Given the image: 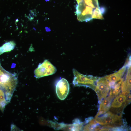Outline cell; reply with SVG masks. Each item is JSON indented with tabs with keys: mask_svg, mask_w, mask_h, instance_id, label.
Segmentation results:
<instances>
[{
	"mask_svg": "<svg viewBox=\"0 0 131 131\" xmlns=\"http://www.w3.org/2000/svg\"><path fill=\"white\" fill-rule=\"evenodd\" d=\"M110 89L109 82L105 77L98 78L94 90L98 96L99 104L108 95Z\"/></svg>",
	"mask_w": 131,
	"mask_h": 131,
	"instance_id": "cell-5",
	"label": "cell"
},
{
	"mask_svg": "<svg viewBox=\"0 0 131 131\" xmlns=\"http://www.w3.org/2000/svg\"><path fill=\"white\" fill-rule=\"evenodd\" d=\"M125 64L126 65H125L117 72L105 76L109 82H116L122 78L126 70V64Z\"/></svg>",
	"mask_w": 131,
	"mask_h": 131,
	"instance_id": "cell-9",
	"label": "cell"
},
{
	"mask_svg": "<svg viewBox=\"0 0 131 131\" xmlns=\"http://www.w3.org/2000/svg\"><path fill=\"white\" fill-rule=\"evenodd\" d=\"M99 125L100 124L98 123L92 124L87 123L84 125H85L83 126L82 130L83 131H95L97 126Z\"/></svg>",
	"mask_w": 131,
	"mask_h": 131,
	"instance_id": "cell-13",
	"label": "cell"
},
{
	"mask_svg": "<svg viewBox=\"0 0 131 131\" xmlns=\"http://www.w3.org/2000/svg\"><path fill=\"white\" fill-rule=\"evenodd\" d=\"M17 83L16 74L5 70L1 66L0 62V88L13 96Z\"/></svg>",
	"mask_w": 131,
	"mask_h": 131,
	"instance_id": "cell-2",
	"label": "cell"
},
{
	"mask_svg": "<svg viewBox=\"0 0 131 131\" xmlns=\"http://www.w3.org/2000/svg\"><path fill=\"white\" fill-rule=\"evenodd\" d=\"M76 13L77 18L79 21H87L91 19L94 9L82 1L76 7Z\"/></svg>",
	"mask_w": 131,
	"mask_h": 131,
	"instance_id": "cell-6",
	"label": "cell"
},
{
	"mask_svg": "<svg viewBox=\"0 0 131 131\" xmlns=\"http://www.w3.org/2000/svg\"><path fill=\"white\" fill-rule=\"evenodd\" d=\"M131 102V94L130 93L126 97L125 102V104L126 106L130 104Z\"/></svg>",
	"mask_w": 131,
	"mask_h": 131,
	"instance_id": "cell-14",
	"label": "cell"
},
{
	"mask_svg": "<svg viewBox=\"0 0 131 131\" xmlns=\"http://www.w3.org/2000/svg\"><path fill=\"white\" fill-rule=\"evenodd\" d=\"M82 1L85 4L93 9L99 7L98 2L96 0H82Z\"/></svg>",
	"mask_w": 131,
	"mask_h": 131,
	"instance_id": "cell-12",
	"label": "cell"
},
{
	"mask_svg": "<svg viewBox=\"0 0 131 131\" xmlns=\"http://www.w3.org/2000/svg\"><path fill=\"white\" fill-rule=\"evenodd\" d=\"M114 96L110 95L107 98L103 99L100 104L98 112L95 116V118L98 116L103 114L107 112L109 109L111 104V102Z\"/></svg>",
	"mask_w": 131,
	"mask_h": 131,
	"instance_id": "cell-8",
	"label": "cell"
},
{
	"mask_svg": "<svg viewBox=\"0 0 131 131\" xmlns=\"http://www.w3.org/2000/svg\"><path fill=\"white\" fill-rule=\"evenodd\" d=\"M73 71L74 77L72 82L74 86H84L94 90L99 77L83 74L74 69Z\"/></svg>",
	"mask_w": 131,
	"mask_h": 131,
	"instance_id": "cell-3",
	"label": "cell"
},
{
	"mask_svg": "<svg viewBox=\"0 0 131 131\" xmlns=\"http://www.w3.org/2000/svg\"><path fill=\"white\" fill-rule=\"evenodd\" d=\"M16 45L13 41H10L5 43L0 47V55L5 52H10L13 50Z\"/></svg>",
	"mask_w": 131,
	"mask_h": 131,
	"instance_id": "cell-10",
	"label": "cell"
},
{
	"mask_svg": "<svg viewBox=\"0 0 131 131\" xmlns=\"http://www.w3.org/2000/svg\"><path fill=\"white\" fill-rule=\"evenodd\" d=\"M93 119V117H92L91 116L87 118H86L85 119L83 125L89 123L90 121H91Z\"/></svg>",
	"mask_w": 131,
	"mask_h": 131,
	"instance_id": "cell-15",
	"label": "cell"
},
{
	"mask_svg": "<svg viewBox=\"0 0 131 131\" xmlns=\"http://www.w3.org/2000/svg\"><path fill=\"white\" fill-rule=\"evenodd\" d=\"M78 4L80 3L82 0H76Z\"/></svg>",
	"mask_w": 131,
	"mask_h": 131,
	"instance_id": "cell-16",
	"label": "cell"
},
{
	"mask_svg": "<svg viewBox=\"0 0 131 131\" xmlns=\"http://www.w3.org/2000/svg\"><path fill=\"white\" fill-rule=\"evenodd\" d=\"M57 69L49 61L45 60L41 63H40L34 71V76L39 78L44 76L52 75L57 71Z\"/></svg>",
	"mask_w": 131,
	"mask_h": 131,
	"instance_id": "cell-4",
	"label": "cell"
},
{
	"mask_svg": "<svg viewBox=\"0 0 131 131\" xmlns=\"http://www.w3.org/2000/svg\"><path fill=\"white\" fill-rule=\"evenodd\" d=\"M69 90V86L67 81L62 78L57 82L56 86V92L58 98L60 100L65 99L67 96Z\"/></svg>",
	"mask_w": 131,
	"mask_h": 131,
	"instance_id": "cell-7",
	"label": "cell"
},
{
	"mask_svg": "<svg viewBox=\"0 0 131 131\" xmlns=\"http://www.w3.org/2000/svg\"><path fill=\"white\" fill-rule=\"evenodd\" d=\"M94 119L97 123L108 128L127 126L126 122L122 118V115L113 114L110 111L99 115Z\"/></svg>",
	"mask_w": 131,
	"mask_h": 131,
	"instance_id": "cell-1",
	"label": "cell"
},
{
	"mask_svg": "<svg viewBox=\"0 0 131 131\" xmlns=\"http://www.w3.org/2000/svg\"><path fill=\"white\" fill-rule=\"evenodd\" d=\"M92 18L101 20L104 19V17L99 7L96 8L93 10Z\"/></svg>",
	"mask_w": 131,
	"mask_h": 131,
	"instance_id": "cell-11",
	"label": "cell"
}]
</instances>
